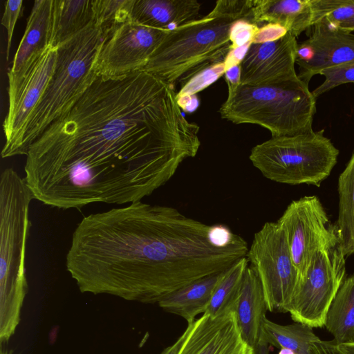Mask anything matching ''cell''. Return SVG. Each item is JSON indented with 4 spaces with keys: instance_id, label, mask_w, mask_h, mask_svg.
I'll return each instance as SVG.
<instances>
[{
    "instance_id": "obj_1",
    "label": "cell",
    "mask_w": 354,
    "mask_h": 354,
    "mask_svg": "<svg viewBox=\"0 0 354 354\" xmlns=\"http://www.w3.org/2000/svg\"><path fill=\"white\" fill-rule=\"evenodd\" d=\"M174 86L145 71L97 76L30 146L24 165L34 199L58 209L130 204L165 185L201 146Z\"/></svg>"
},
{
    "instance_id": "obj_2",
    "label": "cell",
    "mask_w": 354,
    "mask_h": 354,
    "mask_svg": "<svg viewBox=\"0 0 354 354\" xmlns=\"http://www.w3.org/2000/svg\"><path fill=\"white\" fill-rule=\"evenodd\" d=\"M248 250L223 225L140 201L84 216L72 234L66 267L83 293L153 304L226 270Z\"/></svg>"
},
{
    "instance_id": "obj_3",
    "label": "cell",
    "mask_w": 354,
    "mask_h": 354,
    "mask_svg": "<svg viewBox=\"0 0 354 354\" xmlns=\"http://www.w3.org/2000/svg\"><path fill=\"white\" fill-rule=\"evenodd\" d=\"M249 0H218L207 15L169 30L142 70L174 85L197 71L223 62L232 43L230 32L237 20L249 21Z\"/></svg>"
},
{
    "instance_id": "obj_4",
    "label": "cell",
    "mask_w": 354,
    "mask_h": 354,
    "mask_svg": "<svg viewBox=\"0 0 354 354\" xmlns=\"http://www.w3.org/2000/svg\"><path fill=\"white\" fill-rule=\"evenodd\" d=\"M34 199L24 178L14 169L0 176V342H7L20 322L28 290L26 244L31 227L29 209Z\"/></svg>"
},
{
    "instance_id": "obj_5",
    "label": "cell",
    "mask_w": 354,
    "mask_h": 354,
    "mask_svg": "<svg viewBox=\"0 0 354 354\" xmlns=\"http://www.w3.org/2000/svg\"><path fill=\"white\" fill-rule=\"evenodd\" d=\"M107 38L93 21L57 47L53 74L28 120L15 156H26L30 146L68 112L95 80L96 59Z\"/></svg>"
},
{
    "instance_id": "obj_6",
    "label": "cell",
    "mask_w": 354,
    "mask_h": 354,
    "mask_svg": "<svg viewBox=\"0 0 354 354\" xmlns=\"http://www.w3.org/2000/svg\"><path fill=\"white\" fill-rule=\"evenodd\" d=\"M223 119L259 125L272 137L294 136L313 131L316 97L301 80L277 85H241L218 111Z\"/></svg>"
},
{
    "instance_id": "obj_7",
    "label": "cell",
    "mask_w": 354,
    "mask_h": 354,
    "mask_svg": "<svg viewBox=\"0 0 354 354\" xmlns=\"http://www.w3.org/2000/svg\"><path fill=\"white\" fill-rule=\"evenodd\" d=\"M324 132L272 137L254 146L249 159L270 180L319 187L330 174L339 156V150Z\"/></svg>"
},
{
    "instance_id": "obj_8",
    "label": "cell",
    "mask_w": 354,
    "mask_h": 354,
    "mask_svg": "<svg viewBox=\"0 0 354 354\" xmlns=\"http://www.w3.org/2000/svg\"><path fill=\"white\" fill-rule=\"evenodd\" d=\"M246 257L261 281L268 310L288 313L301 277L277 222L266 223L255 233Z\"/></svg>"
},
{
    "instance_id": "obj_9",
    "label": "cell",
    "mask_w": 354,
    "mask_h": 354,
    "mask_svg": "<svg viewBox=\"0 0 354 354\" xmlns=\"http://www.w3.org/2000/svg\"><path fill=\"white\" fill-rule=\"evenodd\" d=\"M346 257L339 243L317 252L289 307L295 322L324 326L328 308L345 279Z\"/></svg>"
},
{
    "instance_id": "obj_10",
    "label": "cell",
    "mask_w": 354,
    "mask_h": 354,
    "mask_svg": "<svg viewBox=\"0 0 354 354\" xmlns=\"http://www.w3.org/2000/svg\"><path fill=\"white\" fill-rule=\"evenodd\" d=\"M277 223L284 232L293 263L301 280L315 255L339 243L335 226L330 223L316 196L292 201Z\"/></svg>"
},
{
    "instance_id": "obj_11",
    "label": "cell",
    "mask_w": 354,
    "mask_h": 354,
    "mask_svg": "<svg viewBox=\"0 0 354 354\" xmlns=\"http://www.w3.org/2000/svg\"><path fill=\"white\" fill-rule=\"evenodd\" d=\"M169 32L132 20L124 24L103 44L95 62L97 75L117 77L142 71Z\"/></svg>"
},
{
    "instance_id": "obj_12",
    "label": "cell",
    "mask_w": 354,
    "mask_h": 354,
    "mask_svg": "<svg viewBox=\"0 0 354 354\" xmlns=\"http://www.w3.org/2000/svg\"><path fill=\"white\" fill-rule=\"evenodd\" d=\"M57 48L50 46L30 70L14 100L8 102V110L3 123L5 144L1 157L15 156L22 134L32 112L41 100L53 74Z\"/></svg>"
},
{
    "instance_id": "obj_13",
    "label": "cell",
    "mask_w": 354,
    "mask_h": 354,
    "mask_svg": "<svg viewBox=\"0 0 354 354\" xmlns=\"http://www.w3.org/2000/svg\"><path fill=\"white\" fill-rule=\"evenodd\" d=\"M297 41L288 32L279 39L252 44L241 63V84L277 85L297 81Z\"/></svg>"
},
{
    "instance_id": "obj_14",
    "label": "cell",
    "mask_w": 354,
    "mask_h": 354,
    "mask_svg": "<svg viewBox=\"0 0 354 354\" xmlns=\"http://www.w3.org/2000/svg\"><path fill=\"white\" fill-rule=\"evenodd\" d=\"M308 38L297 44L298 77L308 84L326 68L354 61V35L319 22L306 31Z\"/></svg>"
},
{
    "instance_id": "obj_15",
    "label": "cell",
    "mask_w": 354,
    "mask_h": 354,
    "mask_svg": "<svg viewBox=\"0 0 354 354\" xmlns=\"http://www.w3.org/2000/svg\"><path fill=\"white\" fill-rule=\"evenodd\" d=\"M189 324L188 336L178 354H253L241 335L234 310L215 317L203 314Z\"/></svg>"
},
{
    "instance_id": "obj_16",
    "label": "cell",
    "mask_w": 354,
    "mask_h": 354,
    "mask_svg": "<svg viewBox=\"0 0 354 354\" xmlns=\"http://www.w3.org/2000/svg\"><path fill=\"white\" fill-rule=\"evenodd\" d=\"M54 0H36L8 77V102L15 97L35 64L50 46Z\"/></svg>"
},
{
    "instance_id": "obj_17",
    "label": "cell",
    "mask_w": 354,
    "mask_h": 354,
    "mask_svg": "<svg viewBox=\"0 0 354 354\" xmlns=\"http://www.w3.org/2000/svg\"><path fill=\"white\" fill-rule=\"evenodd\" d=\"M268 310L261 281L248 266L241 285L234 311L243 340L252 348L261 339L262 324Z\"/></svg>"
},
{
    "instance_id": "obj_18",
    "label": "cell",
    "mask_w": 354,
    "mask_h": 354,
    "mask_svg": "<svg viewBox=\"0 0 354 354\" xmlns=\"http://www.w3.org/2000/svg\"><path fill=\"white\" fill-rule=\"evenodd\" d=\"M201 3L196 0H135L131 20L137 24L165 30L197 19Z\"/></svg>"
},
{
    "instance_id": "obj_19",
    "label": "cell",
    "mask_w": 354,
    "mask_h": 354,
    "mask_svg": "<svg viewBox=\"0 0 354 354\" xmlns=\"http://www.w3.org/2000/svg\"><path fill=\"white\" fill-rule=\"evenodd\" d=\"M254 23L276 24L297 38L312 25L310 0H254Z\"/></svg>"
},
{
    "instance_id": "obj_20",
    "label": "cell",
    "mask_w": 354,
    "mask_h": 354,
    "mask_svg": "<svg viewBox=\"0 0 354 354\" xmlns=\"http://www.w3.org/2000/svg\"><path fill=\"white\" fill-rule=\"evenodd\" d=\"M225 272L198 279L169 294L158 304L163 310L182 317L187 324L191 323L196 315L206 311L213 292Z\"/></svg>"
},
{
    "instance_id": "obj_21",
    "label": "cell",
    "mask_w": 354,
    "mask_h": 354,
    "mask_svg": "<svg viewBox=\"0 0 354 354\" xmlns=\"http://www.w3.org/2000/svg\"><path fill=\"white\" fill-rule=\"evenodd\" d=\"M93 21V0H54L50 46L57 48Z\"/></svg>"
},
{
    "instance_id": "obj_22",
    "label": "cell",
    "mask_w": 354,
    "mask_h": 354,
    "mask_svg": "<svg viewBox=\"0 0 354 354\" xmlns=\"http://www.w3.org/2000/svg\"><path fill=\"white\" fill-rule=\"evenodd\" d=\"M324 326L333 344L354 342V274L345 278L326 314Z\"/></svg>"
},
{
    "instance_id": "obj_23",
    "label": "cell",
    "mask_w": 354,
    "mask_h": 354,
    "mask_svg": "<svg viewBox=\"0 0 354 354\" xmlns=\"http://www.w3.org/2000/svg\"><path fill=\"white\" fill-rule=\"evenodd\" d=\"M338 217L335 226L339 243L346 257L354 254V153L338 178Z\"/></svg>"
},
{
    "instance_id": "obj_24",
    "label": "cell",
    "mask_w": 354,
    "mask_h": 354,
    "mask_svg": "<svg viewBox=\"0 0 354 354\" xmlns=\"http://www.w3.org/2000/svg\"><path fill=\"white\" fill-rule=\"evenodd\" d=\"M260 339L292 354H310L311 344L320 339L314 333L313 328L306 324L295 322L281 325L266 317Z\"/></svg>"
},
{
    "instance_id": "obj_25",
    "label": "cell",
    "mask_w": 354,
    "mask_h": 354,
    "mask_svg": "<svg viewBox=\"0 0 354 354\" xmlns=\"http://www.w3.org/2000/svg\"><path fill=\"white\" fill-rule=\"evenodd\" d=\"M249 261L244 257L227 270L216 286L204 314L215 317L229 310H234L242 280Z\"/></svg>"
},
{
    "instance_id": "obj_26",
    "label": "cell",
    "mask_w": 354,
    "mask_h": 354,
    "mask_svg": "<svg viewBox=\"0 0 354 354\" xmlns=\"http://www.w3.org/2000/svg\"><path fill=\"white\" fill-rule=\"evenodd\" d=\"M134 2L135 0H93L94 22L109 38L120 26L131 20Z\"/></svg>"
},
{
    "instance_id": "obj_27",
    "label": "cell",
    "mask_w": 354,
    "mask_h": 354,
    "mask_svg": "<svg viewBox=\"0 0 354 354\" xmlns=\"http://www.w3.org/2000/svg\"><path fill=\"white\" fill-rule=\"evenodd\" d=\"M312 25L322 22L339 29L354 16V0H310Z\"/></svg>"
},
{
    "instance_id": "obj_28",
    "label": "cell",
    "mask_w": 354,
    "mask_h": 354,
    "mask_svg": "<svg viewBox=\"0 0 354 354\" xmlns=\"http://www.w3.org/2000/svg\"><path fill=\"white\" fill-rule=\"evenodd\" d=\"M226 67L224 62H216L201 68L185 80L181 82L180 90L177 97L194 95L216 82L225 74Z\"/></svg>"
},
{
    "instance_id": "obj_29",
    "label": "cell",
    "mask_w": 354,
    "mask_h": 354,
    "mask_svg": "<svg viewBox=\"0 0 354 354\" xmlns=\"http://www.w3.org/2000/svg\"><path fill=\"white\" fill-rule=\"evenodd\" d=\"M319 75L325 80L312 91L316 98L342 84H354V61L324 69Z\"/></svg>"
},
{
    "instance_id": "obj_30",
    "label": "cell",
    "mask_w": 354,
    "mask_h": 354,
    "mask_svg": "<svg viewBox=\"0 0 354 354\" xmlns=\"http://www.w3.org/2000/svg\"><path fill=\"white\" fill-rule=\"evenodd\" d=\"M23 7L21 0H8L5 3L3 14L1 18V24L7 30L6 59L8 60L15 24Z\"/></svg>"
},
{
    "instance_id": "obj_31",
    "label": "cell",
    "mask_w": 354,
    "mask_h": 354,
    "mask_svg": "<svg viewBox=\"0 0 354 354\" xmlns=\"http://www.w3.org/2000/svg\"><path fill=\"white\" fill-rule=\"evenodd\" d=\"M259 27L261 26L247 20L236 21L232 24L230 32L231 48L240 47L248 43L252 44L253 38Z\"/></svg>"
},
{
    "instance_id": "obj_32",
    "label": "cell",
    "mask_w": 354,
    "mask_h": 354,
    "mask_svg": "<svg viewBox=\"0 0 354 354\" xmlns=\"http://www.w3.org/2000/svg\"><path fill=\"white\" fill-rule=\"evenodd\" d=\"M288 32L283 26L276 24H266L258 29L252 44H260L280 39Z\"/></svg>"
},
{
    "instance_id": "obj_33",
    "label": "cell",
    "mask_w": 354,
    "mask_h": 354,
    "mask_svg": "<svg viewBox=\"0 0 354 354\" xmlns=\"http://www.w3.org/2000/svg\"><path fill=\"white\" fill-rule=\"evenodd\" d=\"M251 44L248 43L240 47L230 48L223 61L226 70L234 65L241 64Z\"/></svg>"
},
{
    "instance_id": "obj_34",
    "label": "cell",
    "mask_w": 354,
    "mask_h": 354,
    "mask_svg": "<svg viewBox=\"0 0 354 354\" xmlns=\"http://www.w3.org/2000/svg\"><path fill=\"white\" fill-rule=\"evenodd\" d=\"M228 88V95L233 93L241 84V64L227 68L224 74Z\"/></svg>"
},
{
    "instance_id": "obj_35",
    "label": "cell",
    "mask_w": 354,
    "mask_h": 354,
    "mask_svg": "<svg viewBox=\"0 0 354 354\" xmlns=\"http://www.w3.org/2000/svg\"><path fill=\"white\" fill-rule=\"evenodd\" d=\"M177 102L181 110L187 113L194 111L199 104L196 95L177 97Z\"/></svg>"
},
{
    "instance_id": "obj_36",
    "label": "cell",
    "mask_w": 354,
    "mask_h": 354,
    "mask_svg": "<svg viewBox=\"0 0 354 354\" xmlns=\"http://www.w3.org/2000/svg\"><path fill=\"white\" fill-rule=\"evenodd\" d=\"M310 354H337L333 348L331 342L321 339L311 344Z\"/></svg>"
},
{
    "instance_id": "obj_37",
    "label": "cell",
    "mask_w": 354,
    "mask_h": 354,
    "mask_svg": "<svg viewBox=\"0 0 354 354\" xmlns=\"http://www.w3.org/2000/svg\"><path fill=\"white\" fill-rule=\"evenodd\" d=\"M190 330V325L187 324V326L183 333L172 345L165 348L160 354H178L185 341L186 340Z\"/></svg>"
},
{
    "instance_id": "obj_38",
    "label": "cell",
    "mask_w": 354,
    "mask_h": 354,
    "mask_svg": "<svg viewBox=\"0 0 354 354\" xmlns=\"http://www.w3.org/2000/svg\"><path fill=\"white\" fill-rule=\"evenodd\" d=\"M331 343L337 354H354V342L339 344Z\"/></svg>"
},
{
    "instance_id": "obj_39",
    "label": "cell",
    "mask_w": 354,
    "mask_h": 354,
    "mask_svg": "<svg viewBox=\"0 0 354 354\" xmlns=\"http://www.w3.org/2000/svg\"><path fill=\"white\" fill-rule=\"evenodd\" d=\"M253 354H269V344L265 341L260 339L258 344L253 348Z\"/></svg>"
},
{
    "instance_id": "obj_40",
    "label": "cell",
    "mask_w": 354,
    "mask_h": 354,
    "mask_svg": "<svg viewBox=\"0 0 354 354\" xmlns=\"http://www.w3.org/2000/svg\"><path fill=\"white\" fill-rule=\"evenodd\" d=\"M339 30L348 33H351L353 31H354V16L344 24H342L339 27Z\"/></svg>"
},
{
    "instance_id": "obj_41",
    "label": "cell",
    "mask_w": 354,
    "mask_h": 354,
    "mask_svg": "<svg viewBox=\"0 0 354 354\" xmlns=\"http://www.w3.org/2000/svg\"><path fill=\"white\" fill-rule=\"evenodd\" d=\"M0 354H8V353H3V351H1Z\"/></svg>"
}]
</instances>
